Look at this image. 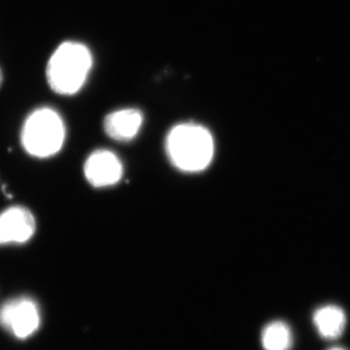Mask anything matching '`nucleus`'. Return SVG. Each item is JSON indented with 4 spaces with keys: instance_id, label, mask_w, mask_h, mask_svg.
<instances>
[{
    "instance_id": "obj_1",
    "label": "nucleus",
    "mask_w": 350,
    "mask_h": 350,
    "mask_svg": "<svg viewBox=\"0 0 350 350\" xmlns=\"http://www.w3.org/2000/svg\"><path fill=\"white\" fill-rule=\"evenodd\" d=\"M215 145L211 131L196 123L174 126L165 138V152L177 170L188 174L204 172L213 162Z\"/></svg>"
},
{
    "instance_id": "obj_2",
    "label": "nucleus",
    "mask_w": 350,
    "mask_h": 350,
    "mask_svg": "<svg viewBox=\"0 0 350 350\" xmlns=\"http://www.w3.org/2000/svg\"><path fill=\"white\" fill-rule=\"evenodd\" d=\"M93 55L85 44L64 41L51 55L46 79L53 92L62 96L79 93L93 68Z\"/></svg>"
},
{
    "instance_id": "obj_3",
    "label": "nucleus",
    "mask_w": 350,
    "mask_h": 350,
    "mask_svg": "<svg viewBox=\"0 0 350 350\" xmlns=\"http://www.w3.org/2000/svg\"><path fill=\"white\" fill-rule=\"evenodd\" d=\"M66 128L64 119L54 108L42 107L29 113L23 123L20 140L29 156L48 159L64 147Z\"/></svg>"
},
{
    "instance_id": "obj_4",
    "label": "nucleus",
    "mask_w": 350,
    "mask_h": 350,
    "mask_svg": "<svg viewBox=\"0 0 350 350\" xmlns=\"http://www.w3.org/2000/svg\"><path fill=\"white\" fill-rule=\"evenodd\" d=\"M0 325L20 340L31 337L40 326L38 304L29 297L6 301L0 308Z\"/></svg>"
},
{
    "instance_id": "obj_5",
    "label": "nucleus",
    "mask_w": 350,
    "mask_h": 350,
    "mask_svg": "<svg viewBox=\"0 0 350 350\" xmlns=\"http://www.w3.org/2000/svg\"><path fill=\"white\" fill-rule=\"evenodd\" d=\"M36 232V217L27 207L13 206L0 213V246L29 243Z\"/></svg>"
},
{
    "instance_id": "obj_6",
    "label": "nucleus",
    "mask_w": 350,
    "mask_h": 350,
    "mask_svg": "<svg viewBox=\"0 0 350 350\" xmlns=\"http://www.w3.org/2000/svg\"><path fill=\"white\" fill-rule=\"evenodd\" d=\"M123 163L119 157L107 149H100L88 157L84 163V175L93 187L115 185L123 177Z\"/></svg>"
},
{
    "instance_id": "obj_7",
    "label": "nucleus",
    "mask_w": 350,
    "mask_h": 350,
    "mask_svg": "<svg viewBox=\"0 0 350 350\" xmlns=\"http://www.w3.org/2000/svg\"><path fill=\"white\" fill-rule=\"evenodd\" d=\"M144 117L140 110L124 108L111 112L105 117L103 128L110 138L116 142L135 139L144 125Z\"/></svg>"
},
{
    "instance_id": "obj_8",
    "label": "nucleus",
    "mask_w": 350,
    "mask_h": 350,
    "mask_svg": "<svg viewBox=\"0 0 350 350\" xmlns=\"http://www.w3.org/2000/svg\"><path fill=\"white\" fill-rule=\"evenodd\" d=\"M312 321L320 337L325 340H336L344 333L347 326V315L340 306L327 305L315 310Z\"/></svg>"
},
{
    "instance_id": "obj_9",
    "label": "nucleus",
    "mask_w": 350,
    "mask_h": 350,
    "mask_svg": "<svg viewBox=\"0 0 350 350\" xmlns=\"http://www.w3.org/2000/svg\"><path fill=\"white\" fill-rule=\"evenodd\" d=\"M261 342L264 350H290L293 345V334L284 321L275 320L262 329Z\"/></svg>"
},
{
    "instance_id": "obj_10",
    "label": "nucleus",
    "mask_w": 350,
    "mask_h": 350,
    "mask_svg": "<svg viewBox=\"0 0 350 350\" xmlns=\"http://www.w3.org/2000/svg\"><path fill=\"white\" fill-rule=\"evenodd\" d=\"M2 82H3V73H2L1 68H0V87H1Z\"/></svg>"
},
{
    "instance_id": "obj_11",
    "label": "nucleus",
    "mask_w": 350,
    "mask_h": 350,
    "mask_svg": "<svg viewBox=\"0 0 350 350\" xmlns=\"http://www.w3.org/2000/svg\"><path fill=\"white\" fill-rule=\"evenodd\" d=\"M328 350H345V349H342V347H332V349H328Z\"/></svg>"
}]
</instances>
